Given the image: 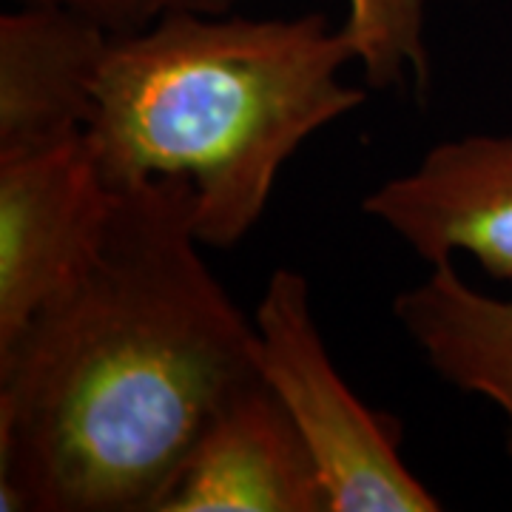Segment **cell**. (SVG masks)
Here are the masks:
<instances>
[{
	"label": "cell",
	"instance_id": "6da1fadb",
	"mask_svg": "<svg viewBox=\"0 0 512 512\" xmlns=\"http://www.w3.org/2000/svg\"><path fill=\"white\" fill-rule=\"evenodd\" d=\"M202 248L188 180L117 188L92 262L0 350V512H154L259 379L254 316Z\"/></svg>",
	"mask_w": 512,
	"mask_h": 512
},
{
	"label": "cell",
	"instance_id": "7a4b0ae2",
	"mask_svg": "<svg viewBox=\"0 0 512 512\" xmlns=\"http://www.w3.org/2000/svg\"><path fill=\"white\" fill-rule=\"evenodd\" d=\"M356 63L325 15L228 18L171 12L111 35L86 143L111 188L183 177L194 231L231 251L262 220L274 185L316 131L365 103L339 74Z\"/></svg>",
	"mask_w": 512,
	"mask_h": 512
},
{
	"label": "cell",
	"instance_id": "3957f363",
	"mask_svg": "<svg viewBox=\"0 0 512 512\" xmlns=\"http://www.w3.org/2000/svg\"><path fill=\"white\" fill-rule=\"evenodd\" d=\"M262 382L285 404L319 470L328 512H439L404 464L399 424L370 410L342 379L322 342L308 279L276 268L254 311Z\"/></svg>",
	"mask_w": 512,
	"mask_h": 512
},
{
	"label": "cell",
	"instance_id": "277c9868",
	"mask_svg": "<svg viewBox=\"0 0 512 512\" xmlns=\"http://www.w3.org/2000/svg\"><path fill=\"white\" fill-rule=\"evenodd\" d=\"M117 202L86 134L0 157V350L66 291L100 248Z\"/></svg>",
	"mask_w": 512,
	"mask_h": 512
},
{
	"label": "cell",
	"instance_id": "5b68a950",
	"mask_svg": "<svg viewBox=\"0 0 512 512\" xmlns=\"http://www.w3.org/2000/svg\"><path fill=\"white\" fill-rule=\"evenodd\" d=\"M362 211L427 265L467 254L493 279H512V134L444 140L373 188Z\"/></svg>",
	"mask_w": 512,
	"mask_h": 512
},
{
	"label": "cell",
	"instance_id": "8992f818",
	"mask_svg": "<svg viewBox=\"0 0 512 512\" xmlns=\"http://www.w3.org/2000/svg\"><path fill=\"white\" fill-rule=\"evenodd\" d=\"M154 512H328L319 470L262 376L211 416Z\"/></svg>",
	"mask_w": 512,
	"mask_h": 512
},
{
	"label": "cell",
	"instance_id": "52a82bcc",
	"mask_svg": "<svg viewBox=\"0 0 512 512\" xmlns=\"http://www.w3.org/2000/svg\"><path fill=\"white\" fill-rule=\"evenodd\" d=\"M109 43L100 23L60 6H18L0 18V157L86 134Z\"/></svg>",
	"mask_w": 512,
	"mask_h": 512
},
{
	"label": "cell",
	"instance_id": "ba28073f",
	"mask_svg": "<svg viewBox=\"0 0 512 512\" xmlns=\"http://www.w3.org/2000/svg\"><path fill=\"white\" fill-rule=\"evenodd\" d=\"M393 316L439 379L498 407L512 458V296L476 291L447 259L396 293Z\"/></svg>",
	"mask_w": 512,
	"mask_h": 512
},
{
	"label": "cell",
	"instance_id": "9c48e42d",
	"mask_svg": "<svg viewBox=\"0 0 512 512\" xmlns=\"http://www.w3.org/2000/svg\"><path fill=\"white\" fill-rule=\"evenodd\" d=\"M342 26L370 89L419 94L430 89L424 0H348Z\"/></svg>",
	"mask_w": 512,
	"mask_h": 512
},
{
	"label": "cell",
	"instance_id": "30bf717a",
	"mask_svg": "<svg viewBox=\"0 0 512 512\" xmlns=\"http://www.w3.org/2000/svg\"><path fill=\"white\" fill-rule=\"evenodd\" d=\"M18 6H60L100 23L109 35H131L171 12L225 15L239 0H15Z\"/></svg>",
	"mask_w": 512,
	"mask_h": 512
}]
</instances>
